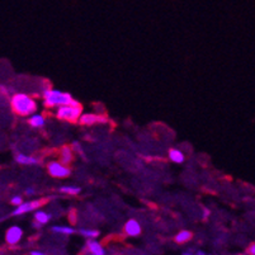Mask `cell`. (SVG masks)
I'll return each mask as SVG.
<instances>
[{
  "label": "cell",
  "instance_id": "cell-1",
  "mask_svg": "<svg viewBox=\"0 0 255 255\" xmlns=\"http://www.w3.org/2000/svg\"><path fill=\"white\" fill-rule=\"evenodd\" d=\"M10 106L14 111V113L19 116H33L37 110V103L32 97L23 94V93H17L11 97Z\"/></svg>",
  "mask_w": 255,
  "mask_h": 255
},
{
  "label": "cell",
  "instance_id": "cell-2",
  "mask_svg": "<svg viewBox=\"0 0 255 255\" xmlns=\"http://www.w3.org/2000/svg\"><path fill=\"white\" fill-rule=\"evenodd\" d=\"M74 101L70 93L61 92L59 89H46L43 92V102L48 108H59L62 106L71 104Z\"/></svg>",
  "mask_w": 255,
  "mask_h": 255
},
{
  "label": "cell",
  "instance_id": "cell-3",
  "mask_svg": "<svg viewBox=\"0 0 255 255\" xmlns=\"http://www.w3.org/2000/svg\"><path fill=\"white\" fill-rule=\"evenodd\" d=\"M82 106L78 101L74 99L71 104L62 106L56 108V117L61 121H69V122H75L82 117Z\"/></svg>",
  "mask_w": 255,
  "mask_h": 255
},
{
  "label": "cell",
  "instance_id": "cell-4",
  "mask_svg": "<svg viewBox=\"0 0 255 255\" xmlns=\"http://www.w3.org/2000/svg\"><path fill=\"white\" fill-rule=\"evenodd\" d=\"M47 171L53 178H68L71 174L70 168L60 161H50L47 164Z\"/></svg>",
  "mask_w": 255,
  "mask_h": 255
},
{
  "label": "cell",
  "instance_id": "cell-5",
  "mask_svg": "<svg viewBox=\"0 0 255 255\" xmlns=\"http://www.w3.org/2000/svg\"><path fill=\"white\" fill-rule=\"evenodd\" d=\"M42 205H43V201H27V202L18 206V207L15 208V211L11 212V215H13V216H22V215H24V213H28L31 212V211L38 210Z\"/></svg>",
  "mask_w": 255,
  "mask_h": 255
},
{
  "label": "cell",
  "instance_id": "cell-6",
  "mask_svg": "<svg viewBox=\"0 0 255 255\" xmlns=\"http://www.w3.org/2000/svg\"><path fill=\"white\" fill-rule=\"evenodd\" d=\"M23 236V230L19 226L9 227L5 234V241L9 245H17Z\"/></svg>",
  "mask_w": 255,
  "mask_h": 255
},
{
  "label": "cell",
  "instance_id": "cell-7",
  "mask_svg": "<svg viewBox=\"0 0 255 255\" xmlns=\"http://www.w3.org/2000/svg\"><path fill=\"white\" fill-rule=\"evenodd\" d=\"M85 252L88 255H106V250L102 247V244H99L97 240H87V244H85Z\"/></svg>",
  "mask_w": 255,
  "mask_h": 255
},
{
  "label": "cell",
  "instance_id": "cell-8",
  "mask_svg": "<svg viewBox=\"0 0 255 255\" xmlns=\"http://www.w3.org/2000/svg\"><path fill=\"white\" fill-rule=\"evenodd\" d=\"M73 151V147H70V146H62L61 150H60V163H62L64 165L70 164L74 160Z\"/></svg>",
  "mask_w": 255,
  "mask_h": 255
},
{
  "label": "cell",
  "instance_id": "cell-9",
  "mask_svg": "<svg viewBox=\"0 0 255 255\" xmlns=\"http://www.w3.org/2000/svg\"><path fill=\"white\" fill-rule=\"evenodd\" d=\"M125 231L128 236H138L141 234V225L136 220H129L125 225Z\"/></svg>",
  "mask_w": 255,
  "mask_h": 255
},
{
  "label": "cell",
  "instance_id": "cell-10",
  "mask_svg": "<svg viewBox=\"0 0 255 255\" xmlns=\"http://www.w3.org/2000/svg\"><path fill=\"white\" fill-rule=\"evenodd\" d=\"M79 122L82 125H87V126H90V125L98 124V122H106V118L99 117L97 115H92V113H87V115H83L79 120Z\"/></svg>",
  "mask_w": 255,
  "mask_h": 255
},
{
  "label": "cell",
  "instance_id": "cell-11",
  "mask_svg": "<svg viewBox=\"0 0 255 255\" xmlns=\"http://www.w3.org/2000/svg\"><path fill=\"white\" fill-rule=\"evenodd\" d=\"M15 161L20 165H37L39 163V160L34 156H29V155L18 154L15 156Z\"/></svg>",
  "mask_w": 255,
  "mask_h": 255
},
{
  "label": "cell",
  "instance_id": "cell-12",
  "mask_svg": "<svg viewBox=\"0 0 255 255\" xmlns=\"http://www.w3.org/2000/svg\"><path fill=\"white\" fill-rule=\"evenodd\" d=\"M28 122L32 127H34V128H39V127L45 126L46 120L42 115H39V113H34L33 116H31V117L28 118Z\"/></svg>",
  "mask_w": 255,
  "mask_h": 255
},
{
  "label": "cell",
  "instance_id": "cell-13",
  "mask_svg": "<svg viewBox=\"0 0 255 255\" xmlns=\"http://www.w3.org/2000/svg\"><path fill=\"white\" fill-rule=\"evenodd\" d=\"M51 231L56 234H61V235H71V234L75 233L71 226H65V225H55V226L51 227Z\"/></svg>",
  "mask_w": 255,
  "mask_h": 255
},
{
  "label": "cell",
  "instance_id": "cell-14",
  "mask_svg": "<svg viewBox=\"0 0 255 255\" xmlns=\"http://www.w3.org/2000/svg\"><path fill=\"white\" fill-rule=\"evenodd\" d=\"M169 159L175 164H182L184 161V154L178 149L169 150Z\"/></svg>",
  "mask_w": 255,
  "mask_h": 255
},
{
  "label": "cell",
  "instance_id": "cell-15",
  "mask_svg": "<svg viewBox=\"0 0 255 255\" xmlns=\"http://www.w3.org/2000/svg\"><path fill=\"white\" fill-rule=\"evenodd\" d=\"M34 220H36L38 224L46 225L48 224V221L51 220V215L50 213L45 212V211H36V213H34Z\"/></svg>",
  "mask_w": 255,
  "mask_h": 255
},
{
  "label": "cell",
  "instance_id": "cell-16",
  "mask_svg": "<svg viewBox=\"0 0 255 255\" xmlns=\"http://www.w3.org/2000/svg\"><path fill=\"white\" fill-rule=\"evenodd\" d=\"M79 234L82 236H84L87 240H96V238L99 236V231L98 230H93V229H80L79 230Z\"/></svg>",
  "mask_w": 255,
  "mask_h": 255
},
{
  "label": "cell",
  "instance_id": "cell-17",
  "mask_svg": "<svg viewBox=\"0 0 255 255\" xmlns=\"http://www.w3.org/2000/svg\"><path fill=\"white\" fill-rule=\"evenodd\" d=\"M191 239H192L191 231L183 230V231H180L177 236H175V243H178V244H184V243L189 241Z\"/></svg>",
  "mask_w": 255,
  "mask_h": 255
},
{
  "label": "cell",
  "instance_id": "cell-18",
  "mask_svg": "<svg viewBox=\"0 0 255 255\" xmlns=\"http://www.w3.org/2000/svg\"><path fill=\"white\" fill-rule=\"evenodd\" d=\"M80 187H76V185H64V187L60 188V192L65 194H71V196H75V194L80 193Z\"/></svg>",
  "mask_w": 255,
  "mask_h": 255
},
{
  "label": "cell",
  "instance_id": "cell-19",
  "mask_svg": "<svg viewBox=\"0 0 255 255\" xmlns=\"http://www.w3.org/2000/svg\"><path fill=\"white\" fill-rule=\"evenodd\" d=\"M10 203H11V205H14V206H17V207H18V206H20L22 203H24V202H23V198L20 196H14L13 198H11Z\"/></svg>",
  "mask_w": 255,
  "mask_h": 255
},
{
  "label": "cell",
  "instance_id": "cell-20",
  "mask_svg": "<svg viewBox=\"0 0 255 255\" xmlns=\"http://www.w3.org/2000/svg\"><path fill=\"white\" fill-rule=\"evenodd\" d=\"M73 150H74V151H76V152H80V154L83 152L82 145H80L78 141H74V142H73Z\"/></svg>",
  "mask_w": 255,
  "mask_h": 255
},
{
  "label": "cell",
  "instance_id": "cell-21",
  "mask_svg": "<svg viewBox=\"0 0 255 255\" xmlns=\"http://www.w3.org/2000/svg\"><path fill=\"white\" fill-rule=\"evenodd\" d=\"M248 254L255 255V244H252L249 248H248Z\"/></svg>",
  "mask_w": 255,
  "mask_h": 255
},
{
  "label": "cell",
  "instance_id": "cell-22",
  "mask_svg": "<svg viewBox=\"0 0 255 255\" xmlns=\"http://www.w3.org/2000/svg\"><path fill=\"white\" fill-rule=\"evenodd\" d=\"M183 255H206V254L203 252H201V250H199V252H197V253L185 252V253H183Z\"/></svg>",
  "mask_w": 255,
  "mask_h": 255
},
{
  "label": "cell",
  "instance_id": "cell-23",
  "mask_svg": "<svg viewBox=\"0 0 255 255\" xmlns=\"http://www.w3.org/2000/svg\"><path fill=\"white\" fill-rule=\"evenodd\" d=\"M25 194H27V196H32V194H34L33 188H27V189H25Z\"/></svg>",
  "mask_w": 255,
  "mask_h": 255
},
{
  "label": "cell",
  "instance_id": "cell-24",
  "mask_svg": "<svg viewBox=\"0 0 255 255\" xmlns=\"http://www.w3.org/2000/svg\"><path fill=\"white\" fill-rule=\"evenodd\" d=\"M31 255H46V254L42 252H38V250H33V252H31Z\"/></svg>",
  "mask_w": 255,
  "mask_h": 255
},
{
  "label": "cell",
  "instance_id": "cell-25",
  "mask_svg": "<svg viewBox=\"0 0 255 255\" xmlns=\"http://www.w3.org/2000/svg\"><path fill=\"white\" fill-rule=\"evenodd\" d=\"M208 215H210V211H208L207 208H205V213H203V216H202V217L206 220V219H207V217H208Z\"/></svg>",
  "mask_w": 255,
  "mask_h": 255
},
{
  "label": "cell",
  "instance_id": "cell-26",
  "mask_svg": "<svg viewBox=\"0 0 255 255\" xmlns=\"http://www.w3.org/2000/svg\"><path fill=\"white\" fill-rule=\"evenodd\" d=\"M33 226L36 227V229H41V227H42V225L38 224V222H37V221H34V222H33Z\"/></svg>",
  "mask_w": 255,
  "mask_h": 255
}]
</instances>
